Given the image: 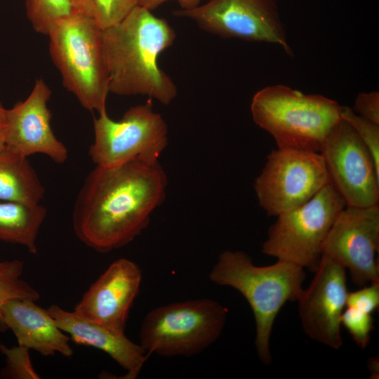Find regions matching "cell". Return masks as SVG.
Wrapping results in <instances>:
<instances>
[{"label": "cell", "mask_w": 379, "mask_h": 379, "mask_svg": "<svg viewBox=\"0 0 379 379\" xmlns=\"http://www.w3.org/2000/svg\"><path fill=\"white\" fill-rule=\"evenodd\" d=\"M167 177L156 161H133L112 168L96 166L77 195L72 225L78 239L106 253L133 241L166 197Z\"/></svg>", "instance_id": "obj_1"}, {"label": "cell", "mask_w": 379, "mask_h": 379, "mask_svg": "<svg viewBox=\"0 0 379 379\" xmlns=\"http://www.w3.org/2000/svg\"><path fill=\"white\" fill-rule=\"evenodd\" d=\"M175 37L165 19L140 6L117 25L102 29L109 93L147 95L170 104L177 95V87L159 67L158 58Z\"/></svg>", "instance_id": "obj_2"}, {"label": "cell", "mask_w": 379, "mask_h": 379, "mask_svg": "<svg viewBox=\"0 0 379 379\" xmlns=\"http://www.w3.org/2000/svg\"><path fill=\"white\" fill-rule=\"evenodd\" d=\"M208 277L217 285L236 289L247 300L255 321L258 356L264 364H270V343L274 321L285 303L297 301L303 289L305 269L279 260L271 265L257 266L243 251H225Z\"/></svg>", "instance_id": "obj_3"}, {"label": "cell", "mask_w": 379, "mask_h": 379, "mask_svg": "<svg viewBox=\"0 0 379 379\" xmlns=\"http://www.w3.org/2000/svg\"><path fill=\"white\" fill-rule=\"evenodd\" d=\"M342 106L318 94H305L284 85L262 88L253 97L254 122L274 138L277 148L319 152L342 120Z\"/></svg>", "instance_id": "obj_4"}, {"label": "cell", "mask_w": 379, "mask_h": 379, "mask_svg": "<svg viewBox=\"0 0 379 379\" xmlns=\"http://www.w3.org/2000/svg\"><path fill=\"white\" fill-rule=\"evenodd\" d=\"M47 36L64 87L86 109L107 112L109 74L102 29L93 17L74 12L58 20Z\"/></svg>", "instance_id": "obj_5"}, {"label": "cell", "mask_w": 379, "mask_h": 379, "mask_svg": "<svg viewBox=\"0 0 379 379\" xmlns=\"http://www.w3.org/2000/svg\"><path fill=\"white\" fill-rule=\"evenodd\" d=\"M227 312L226 307L209 298L158 307L149 311L142 322L140 344L149 354L194 356L220 337Z\"/></svg>", "instance_id": "obj_6"}, {"label": "cell", "mask_w": 379, "mask_h": 379, "mask_svg": "<svg viewBox=\"0 0 379 379\" xmlns=\"http://www.w3.org/2000/svg\"><path fill=\"white\" fill-rule=\"evenodd\" d=\"M346 204L331 182L304 204L277 215L262 253L314 272L324 242Z\"/></svg>", "instance_id": "obj_7"}, {"label": "cell", "mask_w": 379, "mask_h": 379, "mask_svg": "<svg viewBox=\"0 0 379 379\" xmlns=\"http://www.w3.org/2000/svg\"><path fill=\"white\" fill-rule=\"evenodd\" d=\"M88 154L96 166L112 168L133 161H156L168 145V126L150 98L131 107L119 121L107 112L93 118Z\"/></svg>", "instance_id": "obj_8"}, {"label": "cell", "mask_w": 379, "mask_h": 379, "mask_svg": "<svg viewBox=\"0 0 379 379\" xmlns=\"http://www.w3.org/2000/svg\"><path fill=\"white\" fill-rule=\"evenodd\" d=\"M329 182L320 153L277 148L267 155L254 190L259 205L277 216L307 201Z\"/></svg>", "instance_id": "obj_9"}, {"label": "cell", "mask_w": 379, "mask_h": 379, "mask_svg": "<svg viewBox=\"0 0 379 379\" xmlns=\"http://www.w3.org/2000/svg\"><path fill=\"white\" fill-rule=\"evenodd\" d=\"M173 14L190 18L202 29L221 37L272 43L292 54L277 0H209Z\"/></svg>", "instance_id": "obj_10"}, {"label": "cell", "mask_w": 379, "mask_h": 379, "mask_svg": "<svg viewBox=\"0 0 379 379\" xmlns=\"http://www.w3.org/2000/svg\"><path fill=\"white\" fill-rule=\"evenodd\" d=\"M378 248L379 205L345 206L324 242L321 256L348 269L352 281L362 287L379 282Z\"/></svg>", "instance_id": "obj_11"}, {"label": "cell", "mask_w": 379, "mask_h": 379, "mask_svg": "<svg viewBox=\"0 0 379 379\" xmlns=\"http://www.w3.org/2000/svg\"><path fill=\"white\" fill-rule=\"evenodd\" d=\"M319 153L332 185L346 206L379 203V169L354 129L341 120L329 133Z\"/></svg>", "instance_id": "obj_12"}, {"label": "cell", "mask_w": 379, "mask_h": 379, "mask_svg": "<svg viewBox=\"0 0 379 379\" xmlns=\"http://www.w3.org/2000/svg\"><path fill=\"white\" fill-rule=\"evenodd\" d=\"M347 293L345 267L321 256L313 279L297 300L302 327L310 338L335 350L341 347L340 318Z\"/></svg>", "instance_id": "obj_13"}, {"label": "cell", "mask_w": 379, "mask_h": 379, "mask_svg": "<svg viewBox=\"0 0 379 379\" xmlns=\"http://www.w3.org/2000/svg\"><path fill=\"white\" fill-rule=\"evenodd\" d=\"M141 281L142 270L135 262L117 259L90 286L73 312L108 328L124 332Z\"/></svg>", "instance_id": "obj_14"}, {"label": "cell", "mask_w": 379, "mask_h": 379, "mask_svg": "<svg viewBox=\"0 0 379 379\" xmlns=\"http://www.w3.org/2000/svg\"><path fill=\"white\" fill-rule=\"evenodd\" d=\"M51 93L44 79H38L24 101L6 109V147L27 157L43 154L60 164L67 159L68 151L51 128L47 105Z\"/></svg>", "instance_id": "obj_15"}, {"label": "cell", "mask_w": 379, "mask_h": 379, "mask_svg": "<svg viewBox=\"0 0 379 379\" xmlns=\"http://www.w3.org/2000/svg\"><path fill=\"white\" fill-rule=\"evenodd\" d=\"M47 310L58 327L75 343L107 354L126 371L123 378L135 379L138 376L149 354L140 344L127 338L124 332L101 326L57 305H51Z\"/></svg>", "instance_id": "obj_16"}, {"label": "cell", "mask_w": 379, "mask_h": 379, "mask_svg": "<svg viewBox=\"0 0 379 379\" xmlns=\"http://www.w3.org/2000/svg\"><path fill=\"white\" fill-rule=\"evenodd\" d=\"M35 302L29 299H13L4 304L2 317L6 329L13 331L18 345L34 350L42 356L59 353L71 357V338L58 327L47 309Z\"/></svg>", "instance_id": "obj_17"}, {"label": "cell", "mask_w": 379, "mask_h": 379, "mask_svg": "<svg viewBox=\"0 0 379 379\" xmlns=\"http://www.w3.org/2000/svg\"><path fill=\"white\" fill-rule=\"evenodd\" d=\"M45 189L27 157L6 147L0 151V201L39 204Z\"/></svg>", "instance_id": "obj_18"}, {"label": "cell", "mask_w": 379, "mask_h": 379, "mask_svg": "<svg viewBox=\"0 0 379 379\" xmlns=\"http://www.w3.org/2000/svg\"><path fill=\"white\" fill-rule=\"evenodd\" d=\"M46 214L40 204L0 201V241L22 245L36 254V239Z\"/></svg>", "instance_id": "obj_19"}, {"label": "cell", "mask_w": 379, "mask_h": 379, "mask_svg": "<svg viewBox=\"0 0 379 379\" xmlns=\"http://www.w3.org/2000/svg\"><path fill=\"white\" fill-rule=\"evenodd\" d=\"M24 262L20 260L0 261V331H7L2 317V307L13 299L37 301L39 292L22 279Z\"/></svg>", "instance_id": "obj_20"}, {"label": "cell", "mask_w": 379, "mask_h": 379, "mask_svg": "<svg viewBox=\"0 0 379 379\" xmlns=\"http://www.w3.org/2000/svg\"><path fill=\"white\" fill-rule=\"evenodd\" d=\"M25 6L33 29L45 35L58 20L76 12L69 0H26Z\"/></svg>", "instance_id": "obj_21"}, {"label": "cell", "mask_w": 379, "mask_h": 379, "mask_svg": "<svg viewBox=\"0 0 379 379\" xmlns=\"http://www.w3.org/2000/svg\"><path fill=\"white\" fill-rule=\"evenodd\" d=\"M341 118L354 129L379 169V124L358 115L348 107L342 106Z\"/></svg>", "instance_id": "obj_22"}, {"label": "cell", "mask_w": 379, "mask_h": 379, "mask_svg": "<svg viewBox=\"0 0 379 379\" xmlns=\"http://www.w3.org/2000/svg\"><path fill=\"white\" fill-rule=\"evenodd\" d=\"M29 350L20 345L8 348L0 343V351L5 355L6 363L0 371V376L12 379L40 378L32 367Z\"/></svg>", "instance_id": "obj_23"}, {"label": "cell", "mask_w": 379, "mask_h": 379, "mask_svg": "<svg viewBox=\"0 0 379 379\" xmlns=\"http://www.w3.org/2000/svg\"><path fill=\"white\" fill-rule=\"evenodd\" d=\"M340 322L358 347L366 348L369 343L371 333L373 329L372 314L346 306L341 315Z\"/></svg>", "instance_id": "obj_24"}, {"label": "cell", "mask_w": 379, "mask_h": 379, "mask_svg": "<svg viewBox=\"0 0 379 379\" xmlns=\"http://www.w3.org/2000/svg\"><path fill=\"white\" fill-rule=\"evenodd\" d=\"M136 6L137 0H93V17L104 29L121 22Z\"/></svg>", "instance_id": "obj_25"}, {"label": "cell", "mask_w": 379, "mask_h": 379, "mask_svg": "<svg viewBox=\"0 0 379 379\" xmlns=\"http://www.w3.org/2000/svg\"><path fill=\"white\" fill-rule=\"evenodd\" d=\"M346 306L372 314L379 306V282L347 293Z\"/></svg>", "instance_id": "obj_26"}, {"label": "cell", "mask_w": 379, "mask_h": 379, "mask_svg": "<svg viewBox=\"0 0 379 379\" xmlns=\"http://www.w3.org/2000/svg\"><path fill=\"white\" fill-rule=\"evenodd\" d=\"M352 109L358 115L379 124V93H359Z\"/></svg>", "instance_id": "obj_27"}, {"label": "cell", "mask_w": 379, "mask_h": 379, "mask_svg": "<svg viewBox=\"0 0 379 379\" xmlns=\"http://www.w3.org/2000/svg\"><path fill=\"white\" fill-rule=\"evenodd\" d=\"M169 0H137L138 6L152 11ZM181 9H190L199 6L201 0H175Z\"/></svg>", "instance_id": "obj_28"}, {"label": "cell", "mask_w": 379, "mask_h": 379, "mask_svg": "<svg viewBox=\"0 0 379 379\" xmlns=\"http://www.w3.org/2000/svg\"><path fill=\"white\" fill-rule=\"evenodd\" d=\"M74 10L79 13L93 17V0H69Z\"/></svg>", "instance_id": "obj_29"}, {"label": "cell", "mask_w": 379, "mask_h": 379, "mask_svg": "<svg viewBox=\"0 0 379 379\" xmlns=\"http://www.w3.org/2000/svg\"><path fill=\"white\" fill-rule=\"evenodd\" d=\"M6 109L0 102V151L6 147Z\"/></svg>", "instance_id": "obj_30"}, {"label": "cell", "mask_w": 379, "mask_h": 379, "mask_svg": "<svg viewBox=\"0 0 379 379\" xmlns=\"http://www.w3.org/2000/svg\"><path fill=\"white\" fill-rule=\"evenodd\" d=\"M370 371L372 375H376V366H378V360L376 359H371L370 360Z\"/></svg>", "instance_id": "obj_31"}]
</instances>
